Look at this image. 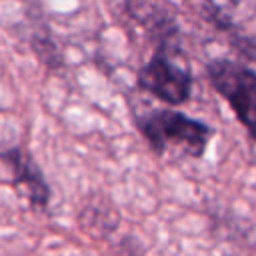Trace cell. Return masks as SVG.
I'll return each instance as SVG.
<instances>
[{
	"mask_svg": "<svg viewBox=\"0 0 256 256\" xmlns=\"http://www.w3.org/2000/svg\"><path fill=\"white\" fill-rule=\"evenodd\" d=\"M206 78L256 142V70L232 58H212L206 64Z\"/></svg>",
	"mask_w": 256,
	"mask_h": 256,
	"instance_id": "cell-2",
	"label": "cell"
},
{
	"mask_svg": "<svg viewBox=\"0 0 256 256\" xmlns=\"http://www.w3.org/2000/svg\"><path fill=\"white\" fill-rule=\"evenodd\" d=\"M202 12H204V18H206L220 34H224V36L234 44V48H236L238 54H242L244 58L256 60V42H252V40L236 26V22H234L226 12L220 10V6H216V4L210 2V0H204Z\"/></svg>",
	"mask_w": 256,
	"mask_h": 256,
	"instance_id": "cell-5",
	"label": "cell"
},
{
	"mask_svg": "<svg viewBox=\"0 0 256 256\" xmlns=\"http://www.w3.org/2000/svg\"><path fill=\"white\" fill-rule=\"evenodd\" d=\"M0 164L8 170L10 184L40 212H46L52 202V188L26 146H10L0 152Z\"/></svg>",
	"mask_w": 256,
	"mask_h": 256,
	"instance_id": "cell-4",
	"label": "cell"
},
{
	"mask_svg": "<svg viewBox=\"0 0 256 256\" xmlns=\"http://www.w3.org/2000/svg\"><path fill=\"white\" fill-rule=\"evenodd\" d=\"M132 122L156 156H164L168 148L176 146L186 156L200 160L214 138V128L210 124L174 108H152L136 114Z\"/></svg>",
	"mask_w": 256,
	"mask_h": 256,
	"instance_id": "cell-1",
	"label": "cell"
},
{
	"mask_svg": "<svg viewBox=\"0 0 256 256\" xmlns=\"http://www.w3.org/2000/svg\"><path fill=\"white\" fill-rule=\"evenodd\" d=\"M192 72L172 60V44H156L152 56L138 68L136 86L168 106H182L192 96Z\"/></svg>",
	"mask_w": 256,
	"mask_h": 256,
	"instance_id": "cell-3",
	"label": "cell"
}]
</instances>
